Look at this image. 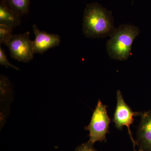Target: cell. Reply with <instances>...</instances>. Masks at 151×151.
<instances>
[{
    "label": "cell",
    "instance_id": "52a82bcc",
    "mask_svg": "<svg viewBox=\"0 0 151 151\" xmlns=\"http://www.w3.org/2000/svg\"><path fill=\"white\" fill-rule=\"evenodd\" d=\"M137 132V145L144 151H151V111L142 113Z\"/></svg>",
    "mask_w": 151,
    "mask_h": 151
},
{
    "label": "cell",
    "instance_id": "30bf717a",
    "mask_svg": "<svg viewBox=\"0 0 151 151\" xmlns=\"http://www.w3.org/2000/svg\"><path fill=\"white\" fill-rule=\"evenodd\" d=\"M13 29L5 25L0 24V44L6 45L13 35Z\"/></svg>",
    "mask_w": 151,
    "mask_h": 151
},
{
    "label": "cell",
    "instance_id": "6da1fadb",
    "mask_svg": "<svg viewBox=\"0 0 151 151\" xmlns=\"http://www.w3.org/2000/svg\"><path fill=\"white\" fill-rule=\"evenodd\" d=\"M116 29L110 11L97 3L86 5L82 19V31L86 37L99 38L111 36Z\"/></svg>",
    "mask_w": 151,
    "mask_h": 151
},
{
    "label": "cell",
    "instance_id": "3957f363",
    "mask_svg": "<svg viewBox=\"0 0 151 151\" xmlns=\"http://www.w3.org/2000/svg\"><path fill=\"white\" fill-rule=\"evenodd\" d=\"M111 120L108 116L107 106L99 100L93 112L91 122L85 129L89 132V142L94 144L96 142L105 140L109 132Z\"/></svg>",
    "mask_w": 151,
    "mask_h": 151
},
{
    "label": "cell",
    "instance_id": "5b68a950",
    "mask_svg": "<svg viewBox=\"0 0 151 151\" xmlns=\"http://www.w3.org/2000/svg\"><path fill=\"white\" fill-rule=\"evenodd\" d=\"M116 95L117 106L113 122L115 123L116 128L119 129H122L124 126L127 127L130 138L134 145V150H135V145H137V143L132 137L130 126L134 122V116H141L142 113L132 111L131 108L125 103L120 90L117 91Z\"/></svg>",
    "mask_w": 151,
    "mask_h": 151
},
{
    "label": "cell",
    "instance_id": "7c38bea8",
    "mask_svg": "<svg viewBox=\"0 0 151 151\" xmlns=\"http://www.w3.org/2000/svg\"><path fill=\"white\" fill-rule=\"evenodd\" d=\"M74 151H98L93 147V144L88 141L78 146Z\"/></svg>",
    "mask_w": 151,
    "mask_h": 151
},
{
    "label": "cell",
    "instance_id": "8992f818",
    "mask_svg": "<svg viewBox=\"0 0 151 151\" xmlns=\"http://www.w3.org/2000/svg\"><path fill=\"white\" fill-rule=\"evenodd\" d=\"M32 28L35 35V39L33 41L35 54H43L50 49L59 45L61 42L59 35L42 31L36 24L33 25Z\"/></svg>",
    "mask_w": 151,
    "mask_h": 151
},
{
    "label": "cell",
    "instance_id": "ba28073f",
    "mask_svg": "<svg viewBox=\"0 0 151 151\" xmlns=\"http://www.w3.org/2000/svg\"><path fill=\"white\" fill-rule=\"evenodd\" d=\"M20 16L11 9L3 0L0 3V24L14 29L21 24Z\"/></svg>",
    "mask_w": 151,
    "mask_h": 151
},
{
    "label": "cell",
    "instance_id": "7a4b0ae2",
    "mask_svg": "<svg viewBox=\"0 0 151 151\" xmlns=\"http://www.w3.org/2000/svg\"><path fill=\"white\" fill-rule=\"evenodd\" d=\"M139 33L137 27L121 25L116 28L106 43L108 55L112 59L126 60L130 56L132 45Z\"/></svg>",
    "mask_w": 151,
    "mask_h": 151
},
{
    "label": "cell",
    "instance_id": "9c48e42d",
    "mask_svg": "<svg viewBox=\"0 0 151 151\" xmlns=\"http://www.w3.org/2000/svg\"><path fill=\"white\" fill-rule=\"evenodd\" d=\"M11 9L22 17L28 13L30 0H3Z\"/></svg>",
    "mask_w": 151,
    "mask_h": 151
},
{
    "label": "cell",
    "instance_id": "8fae6325",
    "mask_svg": "<svg viewBox=\"0 0 151 151\" xmlns=\"http://www.w3.org/2000/svg\"><path fill=\"white\" fill-rule=\"evenodd\" d=\"M0 65L5 66L6 67L12 68L14 69H15L16 70H19L18 68L12 65L9 61L7 58L5 51L1 46L0 47Z\"/></svg>",
    "mask_w": 151,
    "mask_h": 151
},
{
    "label": "cell",
    "instance_id": "4fadbf2b",
    "mask_svg": "<svg viewBox=\"0 0 151 151\" xmlns=\"http://www.w3.org/2000/svg\"><path fill=\"white\" fill-rule=\"evenodd\" d=\"M139 151H143V150H141V149H139Z\"/></svg>",
    "mask_w": 151,
    "mask_h": 151
},
{
    "label": "cell",
    "instance_id": "277c9868",
    "mask_svg": "<svg viewBox=\"0 0 151 151\" xmlns=\"http://www.w3.org/2000/svg\"><path fill=\"white\" fill-rule=\"evenodd\" d=\"M6 45L9 50L11 57L19 62L27 63L33 58L34 50L29 32L13 35Z\"/></svg>",
    "mask_w": 151,
    "mask_h": 151
}]
</instances>
